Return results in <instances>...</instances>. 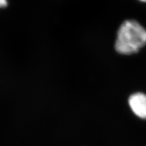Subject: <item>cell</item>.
<instances>
[{
	"label": "cell",
	"instance_id": "cell-2",
	"mask_svg": "<svg viewBox=\"0 0 146 146\" xmlns=\"http://www.w3.org/2000/svg\"><path fill=\"white\" fill-rule=\"evenodd\" d=\"M131 110L138 117L146 119V95L141 93L132 94L129 99Z\"/></svg>",
	"mask_w": 146,
	"mask_h": 146
},
{
	"label": "cell",
	"instance_id": "cell-4",
	"mask_svg": "<svg viewBox=\"0 0 146 146\" xmlns=\"http://www.w3.org/2000/svg\"><path fill=\"white\" fill-rule=\"evenodd\" d=\"M140 1H143V2H146V0H140Z\"/></svg>",
	"mask_w": 146,
	"mask_h": 146
},
{
	"label": "cell",
	"instance_id": "cell-3",
	"mask_svg": "<svg viewBox=\"0 0 146 146\" xmlns=\"http://www.w3.org/2000/svg\"><path fill=\"white\" fill-rule=\"evenodd\" d=\"M7 5V0H0V8L5 7Z\"/></svg>",
	"mask_w": 146,
	"mask_h": 146
},
{
	"label": "cell",
	"instance_id": "cell-1",
	"mask_svg": "<svg viewBox=\"0 0 146 146\" xmlns=\"http://www.w3.org/2000/svg\"><path fill=\"white\" fill-rule=\"evenodd\" d=\"M146 44V30L135 20L123 23L117 32L115 49L122 54L138 52Z\"/></svg>",
	"mask_w": 146,
	"mask_h": 146
}]
</instances>
